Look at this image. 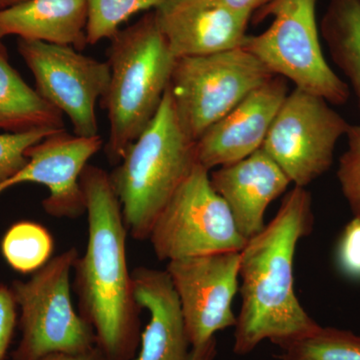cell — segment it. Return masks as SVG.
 Masks as SVG:
<instances>
[{"label": "cell", "instance_id": "cell-16", "mask_svg": "<svg viewBox=\"0 0 360 360\" xmlns=\"http://www.w3.org/2000/svg\"><path fill=\"white\" fill-rule=\"evenodd\" d=\"M134 297L149 321L134 360H188L191 350L179 295L167 270L137 267L131 272Z\"/></svg>", "mask_w": 360, "mask_h": 360}, {"label": "cell", "instance_id": "cell-24", "mask_svg": "<svg viewBox=\"0 0 360 360\" xmlns=\"http://www.w3.org/2000/svg\"><path fill=\"white\" fill-rule=\"evenodd\" d=\"M347 149L340 158L338 179L354 215L360 214V124L349 125Z\"/></svg>", "mask_w": 360, "mask_h": 360}, {"label": "cell", "instance_id": "cell-9", "mask_svg": "<svg viewBox=\"0 0 360 360\" xmlns=\"http://www.w3.org/2000/svg\"><path fill=\"white\" fill-rule=\"evenodd\" d=\"M326 99L295 89L285 97L262 148L295 186H309L333 163L349 123Z\"/></svg>", "mask_w": 360, "mask_h": 360}, {"label": "cell", "instance_id": "cell-11", "mask_svg": "<svg viewBox=\"0 0 360 360\" xmlns=\"http://www.w3.org/2000/svg\"><path fill=\"white\" fill-rule=\"evenodd\" d=\"M240 252L212 253L168 262L191 348L236 326L232 302L238 290Z\"/></svg>", "mask_w": 360, "mask_h": 360}, {"label": "cell", "instance_id": "cell-3", "mask_svg": "<svg viewBox=\"0 0 360 360\" xmlns=\"http://www.w3.org/2000/svg\"><path fill=\"white\" fill-rule=\"evenodd\" d=\"M108 58L110 82L99 103L110 122L106 156L117 165L160 110L177 58L158 27L155 11L116 33Z\"/></svg>", "mask_w": 360, "mask_h": 360}, {"label": "cell", "instance_id": "cell-20", "mask_svg": "<svg viewBox=\"0 0 360 360\" xmlns=\"http://www.w3.org/2000/svg\"><path fill=\"white\" fill-rule=\"evenodd\" d=\"M279 347L281 360H360V336L338 328L319 326Z\"/></svg>", "mask_w": 360, "mask_h": 360}, {"label": "cell", "instance_id": "cell-26", "mask_svg": "<svg viewBox=\"0 0 360 360\" xmlns=\"http://www.w3.org/2000/svg\"><path fill=\"white\" fill-rule=\"evenodd\" d=\"M18 323V307L11 286L0 283V360H6Z\"/></svg>", "mask_w": 360, "mask_h": 360}, {"label": "cell", "instance_id": "cell-18", "mask_svg": "<svg viewBox=\"0 0 360 360\" xmlns=\"http://www.w3.org/2000/svg\"><path fill=\"white\" fill-rule=\"evenodd\" d=\"M39 129H65L63 113L26 84L0 40V130L21 134Z\"/></svg>", "mask_w": 360, "mask_h": 360}, {"label": "cell", "instance_id": "cell-4", "mask_svg": "<svg viewBox=\"0 0 360 360\" xmlns=\"http://www.w3.org/2000/svg\"><path fill=\"white\" fill-rule=\"evenodd\" d=\"M198 165L196 141L182 129L167 89L155 118L110 174L132 238L148 240L163 208Z\"/></svg>", "mask_w": 360, "mask_h": 360}, {"label": "cell", "instance_id": "cell-10", "mask_svg": "<svg viewBox=\"0 0 360 360\" xmlns=\"http://www.w3.org/2000/svg\"><path fill=\"white\" fill-rule=\"evenodd\" d=\"M18 51L39 96L70 118L73 134L98 135L96 104L110 85L108 61L84 56L70 45L35 40L18 39Z\"/></svg>", "mask_w": 360, "mask_h": 360}, {"label": "cell", "instance_id": "cell-12", "mask_svg": "<svg viewBox=\"0 0 360 360\" xmlns=\"http://www.w3.org/2000/svg\"><path fill=\"white\" fill-rule=\"evenodd\" d=\"M103 146L101 135L78 136L63 129L26 150L27 165L0 186V193L20 184L46 186L44 212L58 219H77L86 212L80 175Z\"/></svg>", "mask_w": 360, "mask_h": 360}, {"label": "cell", "instance_id": "cell-23", "mask_svg": "<svg viewBox=\"0 0 360 360\" xmlns=\"http://www.w3.org/2000/svg\"><path fill=\"white\" fill-rule=\"evenodd\" d=\"M56 131L59 130L39 129L21 134L4 132L0 134V186L27 165L25 153L28 148Z\"/></svg>", "mask_w": 360, "mask_h": 360}, {"label": "cell", "instance_id": "cell-1", "mask_svg": "<svg viewBox=\"0 0 360 360\" xmlns=\"http://www.w3.org/2000/svg\"><path fill=\"white\" fill-rule=\"evenodd\" d=\"M80 184L89 220V243L73 266L79 314L96 342L117 360H134L141 343V307L134 297L127 257L129 236L122 208L103 168L87 165Z\"/></svg>", "mask_w": 360, "mask_h": 360}, {"label": "cell", "instance_id": "cell-17", "mask_svg": "<svg viewBox=\"0 0 360 360\" xmlns=\"http://www.w3.org/2000/svg\"><path fill=\"white\" fill-rule=\"evenodd\" d=\"M86 26V0H25L0 11V40L18 37L82 51Z\"/></svg>", "mask_w": 360, "mask_h": 360}, {"label": "cell", "instance_id": "cell-21", "mask_svg": "<svg viewBox=\"0 0 360 360\" xmlns=\"http://www.w3.org/2000/svg\"><path fill=\"white\" fill-rule=\"evenodd\" d=\"M53 250V238L41 224L32 221L14 224L4 234L1 252L9 266L21 274L41 269Z\"/></svg>", "mask_w": 360, "mask_h": 360}, {"label": "cell", "instance_id": "cell-19", "mask_svg": "<svg viewBox=\"0 0 360 360\" xmlns=\"http://www.w3.org/2000/svg\"><path fill=\"white\" fill-rule=\"evenodd\" d=\"M321 32L331 58L349 80L360 115V0H328Z\"/></svg>", "mask_w": 360, "mask_h": 360}, {"label": "cell", "instance_id": "cell-14", "mask_svg": "<svg viewBox=\"0 0 360 360\" xmlns=\"http://www.w3.org/2000/svg\"><path fill=\"white\" fill-rule=\"evenodd\" d=\"M155 13L176 58L240 49L252 18L215 0H165Z\"/></svg>", "mask_w": 360, "mask_h": 360}, {"label": "cell", "instance_id": "cell-2", "mask_svg": "<svg viewBox=\"0 0 360 360\" xmlns=\"http://www.w3.org/2000/svg\"><path fill=\"white\" fill-rule=\"evenodd\" d=\"M311 195L295 186L284 196L274 219L240 251L243 305L236 321L233 352L250 354L262 340L277 347L314 331L293 288V259L300 239L314 229Z\"/></svg>", "mask_w": 360, "mask_h": 360}, {"label": "cell", "instance_id": "cell-22", "mask_svg": "<svg viewBox=\"0 0 360 360\" xmlns=\"http://www.w3.org/2000/svg\"><path fill=\"white\" fill-rule=\"evenodd\" d=\"M165 0H86L89 45L111 39L135 14L155 11Z\"/></svg>", "mask_w": 360, "mask_h": 360}, {"label": "cell", "instance_id": "cell-30", "mask_svg": "<svg viewBox=\"0 0 360 360\" xmlns=\"http://www.w3.org/2000/svg\"><path fill=\"white\" fill-rule=\"evenodd\" d=\"M25 0H0V11L18 6Z\"/></svg>", "mask_w": 360, "mask_h": 360}, {"label": "cell", "instance_id": "cell-29", "mask_svg": "<svg viewBox=\"0 0 360 360\" xmlns=\"http://www.w3.org/2000/svg\"><path fill=\"white\" fill-rule=\"evenodd\" d=\"M217 356V340L215 338L191 348L188 360H214Z\"/></svg>", "mask_w": 360, "mask_h": 360}, {"label": "cell", "instance_id": "cell-8", "mask_svg": "<svg viewBox=\"0 0 360 360\" xmlns=\"http://www.w3.org/2000/svg\"><path fill=\"white\" fill-rule=\"evenodd\" d=\"M198 163L158 217L148 240L160 260L240 252L246 245L224 198Z\"/></svg>", "mask_w": 360, "mask_h": 360}, {"label": "cell", "instance_id": "cell-25", "mask_svg": "<svg viewBox=\"0 0 360 360\" xmlns=\"http://www.w3.org/2000/svg\"><path fill=\"white\" fill-rule=\"evenodd\" d=\"M336 259L345 276L360 281V214L354 215L345 225L338 241Z\"/></svg>", "mask_w": 360, "mask_h": 360}, {"label": "cell", "instance_id": "cell-6", "mask_svg": "<svg viewBox=\"0 0 360 360\" xmlns=\"http://www.w3.org/2000/svg\"><path fill=\"white\" fill-rule=\"evenodd\" d=\"M78 258L75 248L49 260L28 281L11 283L20 311L21 338L13 360H39L56 352H77L96 345L94 328L75 311L70 274Z\"/></svg>", "mask_w": 360, "mask_h": 360}, {"label": "cell", "instance_id": "cell-5", "mask_svg": "<svg viewBox=\"0 0 360 360\" xmlns=\"http://www.w3.org/2000/svg\"><path fill=\"white\" fill-rule=\"evenodd\" d=\"M315 8L316 0H272L255 13L257 21L274 16L271 25L260 34L248 35L241 49L296 89L342 105L349 98V86L324 58Z\"/></svg>", "mask_w": 360, "mask_h": 360}, {"label": "cell", "instance_id": "cell-15", "mask_svg": "<svg viewBox=\"0 0 360 360\" xmlns=\"http://www.w3.org/2000/svg\"><path fill=\"white\" fill-rule=\"evenodd\" d=\"M210 182L229 205L238 231L246 240L264 229L267 207L291 184L262 148L245 160L217 168L210 175Z\"/></svg>", "mask_w": 360, "mask_h": 360}, {"label": "cell", "instance_id": "cell-13", "mask_svg": "<svg viewBox=\"0 0 360 360\" xmlns=\"http://www.w3.org/2000/svg\"><path fill=\"white\" fill-rule=\"evenodd\" d=\"M288 94L285 78L278 75L253 90L196 141L198 163L210 170L245 160L262 148Z\"/></svg>", "mask_w": 360, "mask_h": 360}, {"label": "cell", "instance_id": "cell-27", "mask_svg": "<svg viewBox=\"0 0 360 360\" xmlns=\"http://www.w3.org/2000/svg\"><path fill=\"white\" fill-rule=\"evenodd\" d=\"M39 360H117L104 352L98 345L77 352H56Z\"/></svg>", "mask_w": 360, "mask_h": 360}, {"label": "cell", "instance_id": "cell-28", "mask_svg": "<svg viewBox=\"0 0 360 360\" xmlns=\"http://www.w3.org/2000/svg\"><path fill=\"white\" fill-rule=\"evenodd\" d=\"M222 6L229 7L232 11L252 14L269 4L272 0H215Z\"/></svg>", "mask_w": 360, "mask_h": 360}, {"label": "cell", "instance_id": "cell-7", "mask_svg": "<svg viewBox=\"0 0 360 360\" xmlns=\"http://www.w3.org/2000/svg\"><path fill=\"white\" fill-rule=\"evenodd\" d=\"M276 77L243 49L177 58L169 90L182 129L193 141L253 90Z\"/></svg>", "mask_w": 360, "mask_h": 360}]
</instances>
